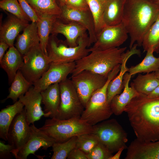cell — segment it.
<instances>
[{"mask_svg": "<svg viewBox=\"0 0 159 159\" xmlns=\"http://www.w3.org/2000/svg\"><path fill=\"white\" fill-rule=\"evenodd\" d=\"M136 139L142 142L159 140V96L150 97L139 93L125 107Z\"/></svg>", "mask_w": 159, "mask_h": 159, "instance_id": "obj_1", "label": "cell"}, {"mask_svg": "<svg viewBox=\"0 0 159 159\" xmlns=\"http://www.w3.org/2000/svg\"><path fill=\"white\" fill-rule=\"evenodd\" d=\"M159 14V4L147 0H126L122 22L130 37V49L142 46L145 35Z\"/></svg>", "mask_w": 159, "mask_h": 159, "instance_id": "obj_2", "label": "cell"}, {"mask_svg": "<svg viewBox=\"0 0 159 159\" xmlns=\"http://www.w3.org/2000/svg\"><path fill=\"white\" fill-rule=\"evenodd\" d=\"M126 48L125 47L91 51L87 55L75 62L71 77L88 70L107 77L115 67L122 64L126 54Z\"/></svg>", "mask_w": 159, "mask_h": 159, "instance_id": "obj_3", "label": "cell"}, {"mask_svg": "<svg viewBox=\"0 0 159 159\" xmlns=\"http://www.w3.org/2000/svg\"><path fill=\"white\" fill-rule=\"evenodd\" d=\"M120 70L119 66L115 67L109 74L105 85L92 95L81 115V120L93 126L108 119L113 114L107 101V87Z\"/></svg>", "mask_w": 159, "mask_h": 159, "instance_id": "obj_4", "label": "cell"}, {"mask_svg": "<svg viewBox=\"0 0 159 159\" xmlns=\"http://www.w3.org/2000/svg\"><path fill=\"white\" fill-rule=\"evenodd\" d=\"M57 36L50 35L47 45V56L51 63L75 62L91 52L88 48L89 38L87 33L79 38L77 45L74 47H69L65 41L59 39Z\"/></svg>", "mask_w": 159, "mask_h": 159, "instance_id": "obj_5", "label": "cell"}, {"mask_svg": "<svg viewBox=\"0 0 159 159\" xmlns=\"http://www.w3.org/2000/svg\"><path fill=\"white\" fill-rule=\"evenodd\" d=\"M39 129L56 142L62 143L74 136L92 133L93 127L81 120L80 117L67 120L53 117L46 119L44 125Z\"/></svg>", "mask_w": 159, "mask_h": 159, "instance_id": "obj_6", "label": "cell"}, {"mask_svg": "<svg viewBox=\"0 0 159 159\" xmlns=\"http://www.w3.org/2000/svg\"><path fill=\"white\" fill-rule=\"evenodd\" d=\"M92 127V133L112 154L122 147L127 148V133L115 119L105 120Z\"/></svg>", "mask_w": 159, "mask_h": 159, "instance_id": "obj_7", "label": "cell"}, {"mask_svg": "<svg viewBox=\"0 0 159 159\" xmlns=\"http://www.w3.org/2000/svg\"><path fill=\"white\" fill-rule=\"evenodd\" d=\"M60 102L55 117L60 120L80 117L85 107L71 79L67 78L59 83Z\"/></svg>", "mask_w": 159, "mask_h": 159, "instance_id": "obj_8", "label": "cell"}, {"mask_svg": "<svg viewBox=\"0 0 159 159\" xmlns=\"http://www.w3.org/2000/svg\"><path fill=\"white\" fill-rule=\"evenodd\" d=\"M23 63L19 69L25 79L33 84L48 69L51 64L39 43L23 56Z\"/></svg>", "mask_w": 159, "mask_h": 159, "instance_id": "obj_9", "label": "cell"}, {"mask_svg": "<svg viewBox=\"0 0 159 159\" xmlns=\"http://www.w3.org/2000/svg\"><path fill=\"white\" fill-rule=\"evenodd\" d=\"M107 78L88 70L71 77L72 81L85 108L92 95L105 85Z\"/></svg>", "mask_w": 159, "mask_h": 159, "instance_id": "obj_10", "label": "cell"}, {"mask_svg": "<svg viewBox=\"0 0 159 159\" xmlns=\"http://www.w3.org/2000/svg\"><path fill=\"white\" fill-rule=\"evenodd\" d=\"M128 33L123 23L115 25L105 26L97 36V40L90 49L105 50L118 47L128 38Z\"/></svg>", "mask_w": 159, "mask_h": 159, "instance_id": "obj_11", "label": "cell"}, {"mask_svg": "<svg viewBox=\"0 0 159 159\" xmlns=\"http://www.w3.org/2000/svg\"><path fill=\"white\" fill-rule=\"evenodd\" d=\"M26 113L24 108L15 116L9 129L7 141L15 148L11 152L14 156L26 144L30 135V126L26 121Z\"/></svg>", "mask_w": 159, "mask_h": 159, "instance_id": "obj_12", "label": "cell"}, {"mask_svg": "<svg viewBox=\"0 0 159 159\" xmlns=\"http://www.w3.org/2000/svg\"><path fill=\"white\" fill-rule=\"evenodd\" d=\"M59 6L61 12L58 18L64 22H75L85 27L88 32L89 47L95 42L97 35L94 19L90 11L76 9L65 4Z\"/></svg>", "mask_w": 159, "mask_h": 159, "instance_id": "obj_13", "label": "cell"}, {"mask_svg": "<svg viewBox=\"0 0 159 159\" xmlns=\"http://www.w3.org/2000/svg\"><path fill=\"white\" fill-rule=\"evenodd\" d=\"M75 65V62L51 63L48 69L40 79L34 83V90L40 92L49 85L59 83L65 80L69 74L72 72Z\"/></svg>", "mask_w": 159, "mask_h": 159, "instance_id": "obj_14", "label": "cell"}, {"mask_svg": "<svg viewBox=\"0 0 159 159\" xmlns=\"http://www.w3.org/2000/svg\"><path fill=\"white\" fill-rule=\"evenodd\" d=\"M30 126L29 139L24 146L14 155L16 159H26L30 154L35 155V152L40 148L46 150L56 142L54 138L37 128L34 124Z\"/></svg>", "mask_w": 159, "mask_h": 159, "instance_id": "obj_15", "label": "cell"}, {"mask_svg": "<svg viewBox=\"0 0 159 159\" xmlns=\"http://www.w3.org/2000/svg\"><path fill=\"white\" fill-rule=\"evenodd\" d=\"M19 99L25 106L26 120L29 125L34 124L35 121L39 120L42 116L49 117L42 110L41 105L42 103V97L40 92L35 90L33 86H31Z\"/></svg>", "mask_w": 159, "mask_h": 159, "instance_id": "obj_16", "label": "cell"}, {"mask_svg": "<svg viewBox=\"0 0 159 159\" xmlns=\"http://www.w3.org/2000/svg\"><path fill=\"white\" fill-rule=\"evenodd\" d=\"M127 149L125 159H159V140L145 142L135 139Z\"/></svg>", "mask_w": 159, "mask_h": 159, "instance_id": "obj_17", "label": "cell"}, {"mask_svg": "<svg viewBox=\"0 0 159 159\" xmlns=\"http://www.w3.org/2000/svg\"><path fill=\"white\" fill-rule=\"evenodd\" d=\"M86 29L80 24L75 22L65 23L58 17L54 23L51 34L57 35L62 34L65 37V40L69 47H74L78 45L79 38L87 33Z\"/></svg>", "mask_w": 159, "mask_h": 159, "instance_id": "obj_18", "label": "cell"}, {"mask_svg": "<svg viewBox=\"0 0 159 159\" xmlns=\"http://www.w3.org/2000/svg\"><path fill=\"white\" fill-rule=\"evenodd\" d=\"M29 22L11 14H9L0 25V40L5 42L9 47L14 46L15 39L29 24Z\"/></svg>", "mask_w": 159, "mask_h": 159, "instance_id": "obj_19", "label": "cell"}, {"mask_svg": "<svg viewBox=\"0 0 159 159\" xmlns=\"http://www.w3.org/2000/svg\"><path fill=\"white\" fill-rule=\"evenodd\" d=\"M137 44H135L130 49L126 51V55L121 64L119 73L109 83L107 87V96L108 102L110 104L113 98L116 95L121 93L122 89L124 88L123 78L128 69L126 66L128 60L134 54L140 56V51L137 49Z\"/></svg>", "mask_w": 159, "mask_h": 159, "instance_id": "obj_20", "label": "cell"}, {"mask_svg": "<svg viewBox=\"0 0 159 159\" xmlns=\"http://www.w3.org/2000/svg\"><path fill=\"white\" fill-rule=\"evenodd\" d=\"M132 76L126 73L123 78L124 87L122 93L115 96L112 100L110 106L113 114L118 116L124 112L127 105L132 98L139 94L129 83Z\"/></svg>", "mask_w": 159, "mask_h": 159, "instance_id": "obj_21", "label": "cell"}, {"mask_svg": "<svg viewBox=\"0 0 159 159\" xmlns=\"http://www.w3.org/2000/svg\"><path fill=\"white\" fill-rule=\"evenodd\" d=\"M23 56L14 46L10 47L0 61V66L6 73L9 84L12 82L17 71L23 63Z\"/></svg>", "mask_w": 159, "mask_h": 159, "instance_id": "obj_22", "label": "cell"}, {"mask_svg": "<svg viewBox=\"0 0 159 159\" xmlns=\"http://www.w3.org/2000/svg\"><path fill=\"white\" fill-rule=\"evenodd\" d=\"M40 93L42 102L44 106V112L51 118L55 117L58 112L60 102L59 83L49 85Z\"/></svg>", "mask_w": 159, "mask_h": 159, "instance_id": "obj_23", "label": "cell"}, {"mask_svg": "<svg viewBox=\"0 0 159 159\" xmlns=\"http://www.w3.org/2000/svg\"><path fill=\"white\" fill-rule=\"evenodd\" d=\"M16 38L15 47L23 56L32 47L39 43L36 22L29 24Z\"/></svg>", "mask_w": 159, "mask_h": 159, "instance_id": "obj_24", "label": "cell"}, {"mask_svg": "<svg viewBox=\"0 0 159 159\" xmlns=\"http://www.w3.org/2000/svg\"><path fill=\"white\" fill-rule=\"evenodd\" d=\"M126 0H106L103 20L105 26H113L122 22Z\"/></svg>", "mask_w": 159, "mask_h": 159, "instance_id": "obj_25", "label": "cell"}, {"mask_svg": "<svg viewBox=\"0 0 159 159\" xmlns=\"http://www.w3.org/2000/svg\"><path fill=\"white\" fill-rule=\"evenodd\" d=\"M24 104L19 100L13 105H8L0 112V138L7 140L9 127L15 116L23 110Z\"/></svg>", "mask_w": 159, "mask_h": 159, "instance_id": "obj_26", "label": "cell"}, {"mask_svg": "<svg viewBox=\"0 0 159 159\" xmlns=\"http://www.w3.org/2000/svg\"><path fill=\"white\" fill-rule=\"evenodd\" d=\"M39 20L37 22V32L39 39L40 46L47 56V47L54 22L59 16L44 14L38 15Z\"/></svg>", "mask_w": 159, "mask_h": 159, "instance_id": "obj_27", "label": "cell"}, {"mask_svg": "<svg viewBox=\"0 0 159 159\" xmlns=\"http://www.w3.org/2000/svg\"><path fill=\"white\" fill-rule=\"evenodd\" d=\"M139 93L148 95L159 85V80L154 72L145 75L139 74L130 85Z\"/></svg>", "mask_w": 159, "mask_h": 159, "instance_id": "obj_28", "label": "cell"}, {"mask_svg": "<svg viewBox=\"0 0 159 159\" xmlns=\"http://www.w3.org/2000/svg\"><path fill=\"white\" fill-rule=\"evenodd\" d=\"M153 49L151 48L147 51L143 60L138 64L128 68L127 72L132 76L138 73H149L155 72L159 69V57L154 56Z\"/></svg>", "mask_w": 159, "mask_h": 159, "instance_id": "obj_29", "label": "cell"}, {"mask_svg": "<svg viewBox=\"0 0 159 159\" xmlns=\"http://www.w3.org/2000/svg\"><path fill=\"white\" fill-rule=\"evenodd\" d=\"M32 85L33 84L27 80L19 70L9 88V95L6 99L3 100V102L10 98L15 103L17 101L18 98L28 91Z\"/></svg>", "mask_w": 159, "mask_h": 159, "instance_id": "obj_30", "label": "cell"}, {"mask_svg": "<svg viewBox=\"0 0 159 159\" xmlns=\"http://www.w3.org/2000/svg\"><path fill=\"white\" fill-rule=\"evenodd\" d=\"M38 16L48 14L59 16L61 9L57 0H26Z\"/></svg>", "mask_w": 159, "mask_h": 159, "instance_id": "obj_31", "label": "cell"}, {"mask_svg": "<svg viewBox=\"0 0 159 159\" xmlns=\"http://www.w3.org/2000/svg\"><path fill=\"white\" fill-rule=\"evenodd\" d=\"M93 17L97 36L104 26L103 15L106 0H86Z\"/></svg>", "mask_w": 159, "mask_h": 159, "instance_id": "obj_32", "label": "cell"}, {"mask_svg": "<svg viewBox=\"0 0 159 159\" xmlns=\"http://www.w3.org/2000/svg\"><path fill=\"white\" fill-rule=\"evenodd\" d=\"M142 46L144 52L152 48L154 52L159 53V14L145 35Z\"/></svg>", "mask_w": 159, "mask_h": 159, "instance_id": "obj_33", "label": "cell"}, {"mask_svg": "<svg viewBox=\"0 0 159 159\" xmlns=\"http://www.w3.org/2000/svg\"><path fill=\"white\" fill-rule=\"evenodd\" d=\"M77 138L75 136L63 142H55L52 146L53 154L51 159L67 158L71 151L76 147Z\"/></svg>", "mask_w": 159, "mask_h": 159, "instance_id": "obj_34", "label": "cell"}, {"mask_svg": "<svg viewBox=\"0 0 159 159\" xmlns=\"http://www.w3.org/2000/svg\"><path fill=\"white\" fill-rule=\"evenodd\" d=\"M0 8L3 10L22 20L31 21L24 12L18 0H2L0 1Z\"/></svg>", "mask_w": 159, "mask_h": 159, "instance_id": "obj_35", "label": "cell"}, {"mask_svg": "<svg viewBox=\"0 0 159 159\" xmlns=\"http://www.w3.org/2000/svg\"><path fill=\"white\" fill-rule=\"evenodd\" d=\"M99 142L97 137L95 134L92 133L84 134L77 136L76 147L86 154Z\"/></svg>", "mask_w": 159, "mask_h": 159, "instance_id": "obj_36", "label": "cell"}, {"mask_svg": "<svg viewBox=\"0 0 159 159\" xmlns=\"http://www.w3.org/2000/svg\"><path fill=\"white\" fill-rule=\"evenodd\" d=\"M86 155L87 159H110L112 155L105 146L99 142Z\"/></svg>", "mask_w": 159, "mask_h": 159, "instance_id": "obj_37", "label": "cell"}, {"mask_svg": "<svg viewBox=\"0 0 159 159\" xmlns=\"http://www.w3.org/2000/svg\"><path fill=\"white\" fill-rule=\"evenodd\" d=\"M23 9L30 19L31 22H37L39 17L26 0H18Z\"/></svg>", "mask_w": 159, "mask_h": 159, "instance_id": "obj_38", "label": "cell"}, {"mask_svg": "<svg viewBox=\"0 0 159 159\" xmlns=\"http://www.w3.org/2000/svg\"><path fill=\"white\" fill-rule=\"evenodd\" d=\"M13 145L9 144H6L5 142L0 141V159H11L13 158V155L11 152L14 149Z\"/></svg>", "mask_w": 159, "mask_h": 159, "instance_id": "obj_39", "label": "cell"}, {"mask_svg": "<svg viewBox=\"0 0 159 159\" xmlns=\"http://www.w3.org/2000/svg\"><path fill=\"white\" fill-rule=\"evenodd\" d=\"M65 5L72 8L79 10H90L86 0H67Z\"/></svg>", "mask_w": 159, "mask_h": 159, "instance_id": "obj_40", "label": "cell"}, {"mask_svg": "<svg viewBox=\"0 0 159 159\" xmlns=\"http://www.w3.org/2000/svg\"><path fill=\"white\" fill-rule=\"evenodd\" d=\"M67 158L68 159H87L86 154L76 147L71 151Z\"/></svg>", "mask_w": 159, "mask_h": 159, "instance_id": "obj_41", "label": "cell"}, {"mask_svg": "<svg viewBox=\"0 0 159 159\" xmlns=\"http://www.w3.org/2000/svg\"><path fill=\"white\" fill-rule=\"evenodd\" d=\"M9 47V46L6 43L0 40V61L3 57L5 52Z\"/></svg>", "mask_w": 159, "mask_h": 159, "instance_id": "obj_42", "label": "cell"}, {"mask_svg": "<svg viewBox=\"0 0 159 159\" xmlns=\"http://www.w3.org/2000/svg\"><path fill=\"white\" fill-rule=\"evenodd\" d=\"M127 149L125 147H123L119 149V150L116 152V153L114 155H112L110 158V159H119L120 158V156L122 153L123 151L125 149Z\"/></svg>", "mask_w": 159, "mask_h": 159, "instance_id": "obj_43", "label": "cell"}, {"mask_svg": "<svg viewBox=\"0 0 159 159\" xmlns=\"http://www.w3.org/2000/svg\"><path fill=\"white\" fill-rule=\"evenodd\" d=\"M147 96L150 97H159V85Z\"/></svg>", "mask_w": 159, "mask_h": 159, "instance_id": "obj_44", "label": "cell"}, {"mask_svg": "<svg viewBox=\"0 0 159 159\" xmlns=\"http://www.w3.org/2000/svg\"><path fill=\"white\" fill-rule=\"evenodd\" d=\"M59 5L65 4L67 0H57Z\"/></svg>", "mask_w": 159, "mask_h": 159, "instance_id": "obj_45", "label": "cell"}, {"mask_svg": "<svg viewBox=\"0 0 159 159\" xmlns=\"http://www.w3.org/2000/svg\"><path fill=\"white\" fill-rule=\"evenodd\" d=\"M154 72L156 77L159 80V69Z\"/></svg>", "mask_w": 159, "mask_h": 159, "instance_id": "obj_46", "label": "cell"}, {"mask_svg": "<svg viewBox=\"0 0 159 159\" xmlns=\"http://www.w3.org/2000/svg\"><path fill=\"white\" fill-rule=\"evenodd\" d=\"M153 3L159 4V0H147Z\"/></svg>", "mask_w": 159, "mask_h": 159, "instance_id": "obj_47", "label": "cell"}, {"mask_svg": "<svg viewBox=\"0 0 159 159\" xmlns=\"http://www.w3.org/2000/svg\"><path fill=\"white\" fill-rule=\"evenodd\" d=\"M1 0H0V1H1Z\"/></svg>", "mask_w": 159, "mask_h": 159, "instance_id": "obj_48", "label": "cell"}]
</instances>
